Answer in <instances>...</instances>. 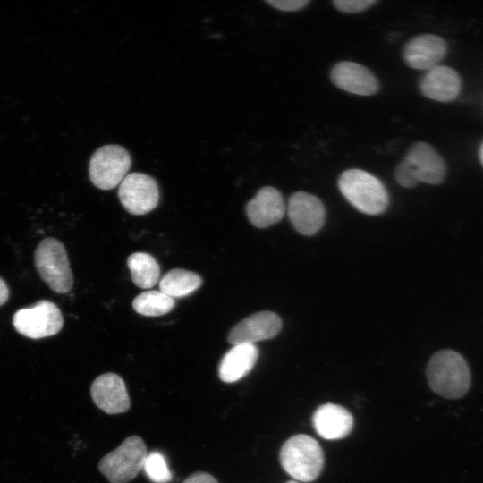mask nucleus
Instances as JSON below:
<instances>
[{
	"mask_svg": "<svg viewBox=\"0 0 483 483\" xmlns=\"http://www.w3.org/2000/svg\"><path fill=\"white\" fill-rule=\"evenodd\" d=\"M427 379L437 394L451 399L463 396L470 386V371L463 357L453 350H441L429 360Z\"/></svg>",
	"mask_w": 483,
	"mask_h": 483,
	"instance_id": "f257e3e1",
	"label": "nucleus"
},
{
	"mask_svg": "<svg viewBox=\"0 0 483 483\" xmlns=\"http://www.w3.org/2000/svg\"><path fill=\"white\" fill-rule=\"evenodd\" d=\"M338 188L350 204L367 215L383 213L389 203L383 182L364 170L348 169L343 172L338 179Z\"/></svg>",
	"mask_w": 483,
	"mask_h": 483,
	"instance_id": "f03ea898",
	"label": "nucleus"
},
{
	"mask_svg": "<svg viewBox=\"0 0 483 483\" xmlns=\"http://www.w3.org/2000/svg\"><path fill=\"white\" fill-rule=\"evenodd\" d=\"M280 462L293 479L310 482L319 476L323 469V451L313 437L304 434L295 435L283 445Z\"/></svg>",
	"mask_w": 483,
	"mask_h": 483,
	"instance_id": "7ed1b4c3",
	"label": "nucleus"
},
{
	"mask_svg": "<svg viewBox=\"0 0 483 483\" xmlns=\"http://www.w3.org/2000/svg\"><path fill=\"white\" fill-rule=\"evenodd\" d=\"M34 260L40 277L54 292L66 293L72 289L73 276L60 241L52 237L43 239L35 250Z\"/></svg>",
	"mask_w": 483,
	"mask_h": 483,
	"instance_id": "20e7f679",
	"label": "nucleus"
},
{
	"mask_svg": "<svg viewBox=\"0 0 483 483\" xmlns=\"http://www.w3.org/2000/svg\"><path fill=\"white\" fill-rule=\"evenodd\" d=\"M147 454L144 441L139 436H131L100 460L98 469L109 482L127 483L143 469Z\"/></svg>",
	"mask_w": 483,
	"mask_h": 483,
	"instance_id": "39448f33",
	"label": "nucleus"
},
{
	"mask_svg": "<svg viewBox=\"0 0 483 483\" xmlns=\"http://www.w3.org/2000/svg\"><path fill=\"white\" fill-rule=\"evenodd\" d=\"M131 163L128 151L122 146H103L90 158V181L101 190H111L119 185L127 175Z\"/></svg>",
	"mask_w": 483,
	"mask_h": 483,
	"instance_id": "423d86ee",
	"label": "nucleus"
},
{
	"mask_svg": "<svg viewBox=\"0 0 483 483\" xmlns=\"http://www.w3.org/2000/svg\"><path fill=\"white\" fill-rule=\"evenodd\" d=\"M13 324L21 335L31 339H40L57 334L63 326L64 319L55 303L42 300L17 310L13 317Z\"/></svg>",
	"mask_w": 483,
	"mask_h": 483,
	"instance_id": "0eeeda50",
	"label": "nucleus"
},
{
	"mask_svg": "<svg viewBox=\"0 0 483 483\" xmlns=\"http://www.w3.org/2000/svg\"><path fill=\"white\" fill-rule=\"evenodd\" d=\"M118 197L129 213L144 215L157 206L159 190L152 177L141 173H131L120 183Z\"/></svg>",
	"mask_w": 483,
	"mask_h": 483,
	"instance_id": "6e6552de",
	"label": "nucleus"
},
{
	"mask_svg": "<svg viewBox=\"0 0 483 483\" xmlns=\"http://www.w3.org/2000/svg\"><path fill=\"white\" fill-rule=\"evenodd\" d=\"M402 161L417 183L439 184L445 178V164L443 157L426 142L414 143Z\"/></svg>",
	"mask_w": 483,
	"mask_h": 483,
	"instance_id": "1a4fd4ad",
	"label": "nucleus"
},
{
	"mask_svg": "<svg viewBox=\"0 0 483 483\" xmlns=\"http://www.w3.org/2000/svg\"><path fill=\"white\" fill-rule=\"evenodd\" d=\"M289 219L294 229L303 235H313L323 226L326 210L321 200L308 192H294L287 204Z\"/></svg>",
	"mask_w": 483,
	"mask_h": 483,
	"instance_id": "9d476101",
	"label": "nucleus"
},
{
	"mask_svg": "<svg viewBox=\"0 0 483 483\" xmlns=\"http://www.w3.org/2000/svg\"><path fill=\"white\" fill-rule=\"evenodd\" d=\"M282 328L280 317L272 311L254 313L236 324L229 332L230 343L254 344L257 342L272 339Z\"/></svg>",
	"mask_w": 483,
	"mask_h": 483,
	"instance_id": "9b49d317",
	"label": "nucleus"
},
{
	"mask_svg": "<svg viewBox=\"0 0 483 483\" xmlns=\"http://www.w3.org/2000/svg\"><path fill=\"white\" fill-rule=\"evenodd\" d=\"M446 52V43L441 37L422 34L413 37L404 45L402 57L409 67L428 71L439 65Z\"/></svg>",
	"mask_w": 483,
	"mask_h": 483,
	"instance_id": "f8f14e48",
	"label": "nucleus"
},
{
	"mask_svg": "<svg viewBox=\"0 0 483 483\" xmlns=\"http://www.w3.org/2000/svg\"><path fill=\"white\" fill-rule=\"evenodd\" d=\"M330 79L337 88L355 95L372 96L379 89V82L374 73L355 62L336 63L331 69Z\"/></svg>",
	"mask_w": 483,
	"mask_h": 483,
	"instance_id": "ddd939ff",
	"label": "nucleus"
},
{
	"mask_svg": "<svg viewBox=\"0 0 483 483\" xmlns=\"http://www.w3.org/2000/svg\"><path fill=\"white\" fill-rule=\"evenodd\" d=\"M91 397L96 405L108 414H118L130 409V398L123 378L114 373L98 376L91 385Z\"/></svg>",
	"mask_w": 483,
	"mask_h": 483,
	"instance_id": "4468645a",
	"label": "nucleus"
},
{
	"mask_svg": "<svg viewBox=\"0 0 483 483\" xmlns=\"http://www.w3.org/2000/svg\"><path fill=\"white\" fill-rule=\"evenodd\" d=\"M284 213V198L277 189L271 186L260 188L246 205L250 222L258 228H267L278 223Z\"/></svg>",
	"mask_w": 483,
	"mask_h": 483,
	"instance_id": "2eb2a0df",
	"label": "nucleus"
},
{
	"mask_svg": "<svg viewBox=\"0 0 483 483\" xmlns=\"http://www.w3.org/2000/svg\"><path fill=\"white\" fill-rule=\"evenodd\" d=\"M462 81L459 73L445 65L428 70L419 80L422 95L439 102L453 101L459 95Z\"/></svg>",
	"mask_w": 483,
	"mask_h": 483,
	"instance_id": "dca6fc26",
	"label": "nucleus"
},
{
	"mask_svg": "<svg viewBox=\"0 0 483 483\" xmlns=\"http://www.w3.org/2000/svg\"><path fill=\"white\" fill-rule=\"evenodd\" d=\"M317 434L326 440H337L348 436L353 427V418L344 407L326 403L319 406L312 416Z\"/></svg>",
	"mask_w": 483,
	"mask_h": 483,
	"instance_id": "f3484780",
	"label": "nucleus"
},
{
	"mask_svg": "<svg viewBox=\"0 0 483 483\" xmlns=\"http://www.w3.org/2000/svg\"><path fill=\"white\" fill-rule=\"evenodd\" d=\"M258 358V349L255 344L233 345L221 359L220 379L225 383L239 381L253 369Z\"/></svg>",
	"mask_w": 483,
	"mask_h": 483,
	"instance_id": "a211bd4d",
	"label": "nucleus"
},
{
	"mask_svg": "<svg viewBox=\"0 0 483 483\" xmlns=\"http://www.w3.org/2000/svg\"><path fill=\"white\" fill-rule=\"evenodd\" d=\"M202 278L196 273L175 268L167 271L159 280L160 292L169 297L182 298L194 292L200 287Z\"/></svg>",
	"mask_w": 483,
	"mask_h": 483,
	"instance_id": "6ab92c4d",
	"label": "nucleus"
},
{
	"mask_svg": "<svg viewBox=\"0 0 483 483\" xmlns=\"http://www.w3.org/2000/svg\"><path fill=\"white\" fill-rule=\"evenodd\" d=\"M127 265L133 283L149 289L159 281L160 267L155 258L145 252H135L128 257Z\"/></svg>",
	"mask_w": 483,
	"mask_h": 483,
	"instance_id": "aec40b11",
	"label": "nucleus"
},
{
	"mask_svg": "<svg viewBox=\"0 0 483 483\" xmlns=\"http://www.w3.org/2000/svg\"><path fill=\"white\" fill-rule=\"evenodd\" d=\"M175 305L174 299L160 291L141 292L132 301L133 309L146 317H157L170 312Z\"/></svg>",
	"mask_w": 483,
	"mask_h": 483,
	"instance_id": "412c9836",
	"label": "nucleus"
},
{
	"mask_svg": "<svg viewBox=\"0 0 483 483\" xmlns=\"http://www.w3.org/2000/svg\"><path fill=\"white\" fill-rule=\"evenodd\" d=\"M143 470L148 479L156 483H166L172 479L165 458L159 452H151L147 454Z\"/></svg>",
	"mask_w": 483,
	"mask_h": 483,
	"instance_id": "4be33fe9",
	"label": "nucleus"
},
{
	"mask_svg": "<svg viewBox=\"0 0 483 483\" xmlns=\"http://www.w3.org/2000/svg\"><path fill=\"white\" fill-rule=\"evenodd\" d=\"M377 0H334V6L345 13H360L377 4Z\"/></svg>",
	"mask_w": 483,
	"mask_h": 483,
	"instance_id": "5701e85b",
	"label": "nucleus"
},
{
	"mask_svg": "<svg viewBox=\"0 0 483 483\" xmlns=\"http://www.w3.org/2000/svg\"><path fill=\"white\" fill-rule=\"evenodd\" d=\"M267 4L284 12H295L309 4V0H267Z\"/></svg>",
	"mask_w": 483,
	"mask_h": 483,
	"instance_id": "b1692460",
	"label": "nucleus"
},
{
	"mask_svg": "<svg viewBox=\"0 0 483 483\" xmlns=\"http://www.w3.org/2000/svg\"><path fill=\"white\" fill-rule=\"evenodd\" d=\"M182 483H218L210 474L199 471L190 475Z\"/></svg>",
	"mask_w": 483,
	"mask_h": 483,
	"instance_id": "393cba45",
	"label": "nucleus"
},
{
	"mask_svg": "<svg viewBox=\"0 0 483 483\" xmlns=\"http://www.w3.org/2000/svg\"><path fill=\"white\" fill-rule=\"evenodd\" d=\"M9 298V288L5 281L0 277V306L4 305Z\"/></svg>",
	"mask_w": 483,
	"mask_h": 483,
	"instance_id": "a878e982",
	"label": "nucleus"
},
{
	"mask_svg": "<svg viewBox=\"0 0 483 483\" xmlns=\"http://www.w3.org/2000/svg\"><path fill=\"white\" fill-rule=\"evenodd\" d=\"M479 158H480V161L483 165V142L482 144L480 145V148H479Z\"/></svg>",
	"mask_w": 483,
	"mask_h": 483,
	"instance_id": "bb28decb",
	"label": "nucleus"
},
{
	"mask_svg": "<svg viewBox=\"0 0 483 483\" xmlns=\"http://www.w3.org/2000/svg\"><path fill=\"white\" fill-rule=\"evenodd\" d=\"M286 483H298V482H297V481H294V480H290V481H288V482H286Z\"/></svg>",
	"mask_w": 483,
	"mask_h": 483,
	"instance_id": "cd10ccee",
	"label": "nucleus"
}]
</instances>
